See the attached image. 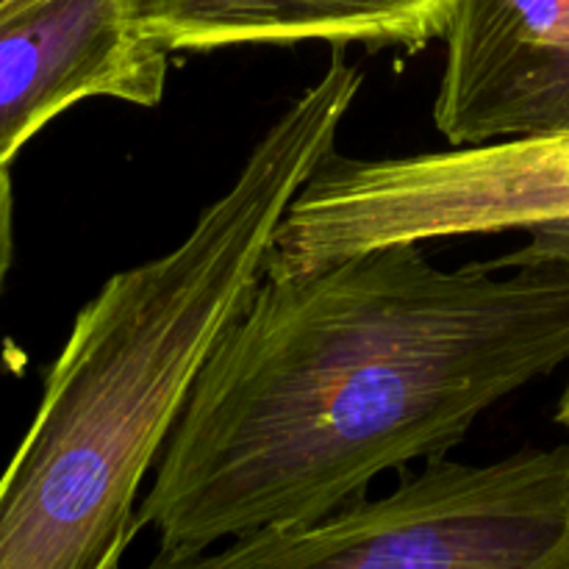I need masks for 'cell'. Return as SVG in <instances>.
<instances>
[{"label":"cell","instance_id":"3957f363","mask_svg":"<svg viewBox=\"0 0 569 569\" xmlns=\"http://www.w3.org/2000/svg\"><path fill=\"white\" fill-rule=\"evenodd\" d=\"M569 569V442L417 476L292 531L239 537L187 569Z\"/></svg>","mask_w":569,"mask_h":569},{"label":"cell","instance_id":"52a82bcc","mask_svg":"<svg viewBox=\"0 0 569 569\" xmlns=\"http://www.w3.org/2000/svg\"><path fill=\"white\" fill-rule=\"evenodd\" d=\"M453 0H133V17L170 53L239 44L426 48Z\"/></svg>","mask_w":569,"mask_h":569},{"label":"cell","instance_id":"5b68a950","mask_svg":"<svg viewBox=\"0 0 569 569\" xmlns=\"http://www.w3.org/2000/svg\"><path fill=\"white\" fill-rule=\"evenodd\" d=\"M170 50L139 28L133 0H26L0 14V167L53 117L89 98H164Z\"/></svg>","mask_w":569,"mask_h":569},{"label":"cell","instance_id":"ba28073f","mask_svg":"<svg viewBox=\"0 0 569 569\" xmlns=\"http://www.w3.org/2000/svg\"><path fill=\"white\" fill-rule=\"evenodd\" d=\"M531 239L522 248L500 256L492 261H478L483 270H511L522 264H565L569 267V222H556V226L533 228Z\"/></svg>","mask_w":569,"mask_h":569},{"label":"cell","instance_id":"7a4b0ae2","mask_svg":"<svg viewBox=\"0 0 569 569\" xmlns=\"http://www.w3.org/2000/svg\"><path fill=\"white\" fill-rule=\"evenodd\" d=\"M359 89L361 70L337 48L183 242L111 276L78 311L0 476V569L120 565L139 537V489Z\"/></svg>","mask_w":569,"mask_h":569},{"label":"cell","instance_id":"6da1fadb","mask_svg":"<svg viewBox=\"0 0 569 569\" xmlns=\"http://www.w3.org/2000/svg\"><path fill=\"white\" fill-rule=\"evenodd\" d=\"M569 361V267L442 270L392 242L264 276L139 500L153 567L315 526L381 472L448 456L481 415Z\"/></svg>","mask_w":569,"mask_h":569},{"label":"cell","instance_id":"30bf717a","mask_svg":"<svg viewBox=\"0 0 569 569\" xmlns=\"http://www.w3.org/2000/svg\"><path fill=\"white\" fill-rule=\"evenodd\" d=\"M556 420H559V426H565L569 431V383L565 389V395H561V403H559V415H556Z\"/></svg>","mask_w":569,"mask_h":569},{"label":"cell","instance_id":"8992f818","mask_svg":"<svg viewBox=\"0 0 569 569\" xmlns=\"http://www.w3.org/2000/svg\"><path fill=\"white\" fill-rule=\"evenodd\" d=\"M442 39L448 144L569 133V0H453Z\"/></svg>","mask_w":569,"mask_h":569},{"label":"cell","instance_id":"8fae6325","mask_svg":"<svg viewBox=\"0 0 569 569\" xmlns=\"http://www.w3.org/2000/svg\"><path fill=\"white\" fill-rule=\"evenodd\" d=\"M20 3H26V0H0V14L9 9H14V6H20Z\"/></svg>","mask_w":569,"mask_h":569},{"label":"cell","instance_id":"9c48e42d","mask_svg":"<svg viewBox=\"0 0 569 569\" xmlns=\"http://www.w3.org/2000/svg\"><path fill=\"white\" fill-rule=\"evenodd\" d=\"M14 253V194H11L9 167H0V289Z\"/></svg>","mask_w":569,"mask_h":569},{"label":"cell","instance_id":"277c9868","mask_svg":"<svg viewBox=\"0 0 569 569\" xmlns=\"http://www.w3.org/2000/svg\"><path fill=\"white\" fill-rule=\"evenodd\" d=\"M556 222H569V133L400 159H350L333 148L283 214L270 270L292 276L378 244Z\"/></svg>","mask_w":569,"mask_h":569}]
</instances>
